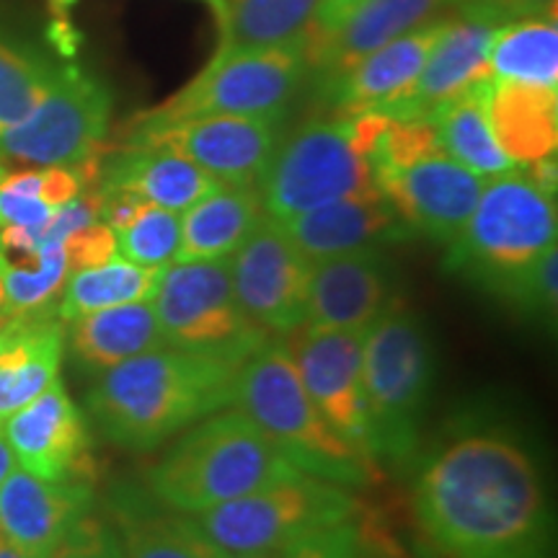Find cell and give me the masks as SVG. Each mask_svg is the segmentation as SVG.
<instances>
[{
  "instance_id": "6da1fadb",
  "label": "cell",
  "mask_w": 558,
  "mask_h": 558,
  "mask_svg": "<svg viewBox=\"0 0 558 558\" xmlns=\"http://www.w3.org/2000/svg\"><path fill=\"white\" fill-rule=\"evenodd\" d=\"M414 509L448 558H556L538 463L501 432H469L439 448L414 481Z\"/></svg>"
},
{
  "instance_id": "7a4b0ae2",
  "label": "cell",
  "mask_w": 558,
  "mask_h": 558,
  "mask_svg": "<svg viewBox=\"0 0 558 558\" xmlns=\"http://www.w3.org/2000/svg\"><path fill=\"white\" fill-rule=\"evenodd\" d=\"M241 367L163 347L104 369L88 393L96 427L120 448L148 452L233 403Z\"/></svg>"
},
{
  "instance_id": "3957f363",
  "label": "cell",
  "mask_w": 558,
  "mask_h": 558,
  "mask_svg": "<svg viewBox=\"0 0 558 558\" xmlns=\"http://www.w3.org/2000/svg\"><path fill=\"white\" fill-rule=\"evenodd\" d=\"M300 473L275 439L228 407L181 432L145 473V488L173 512L199 514Z\"/></svg>"
},
{
  "instance_id": "277c9868",
  "label": "cell",
  "mask_w": 558,
  "mask_h": 558,
  "mask_svg": "<svg viewBox=\"0 0 558 558\" xmlns=\"http://www.w3.org/2000/svg\"><path fill=\"white\" fill-rule=\"evenodd\" d=\"M233 409L246 414L264 435L288 452L311 476L341 486H365L378 478V465L352 448L326 422L300 378L288 341L271 339L235 375Z\"/></svg>"
},
{
  "instance_id": "5b68a950",
  "label": "cell",
  "mask_w": 558,
  "mask_h": 558,
  "mask_svg": "<svg viewBox=\"0 0 558 558\" xmlns=\"http://www.w3.org/2000/svg\"><path fill=\"white\" fill-rule=\"evenodd\" d=\"M380 130L383 114L362 111L316 117L279 140L256 184L267 218L282 222L329 202L378 190L369 153Z\"/></svg>"
},
{
  "instance_id": "8992f818",
  "label": "cell",
  "mask_w": 558,
  "mask_h": 558,
  "mask_svg": "<svg viewBox=\"0 0 558 558\" xmlns=\"http://www.w3.org/2000/svg\"><path fill=\"white\" fill-rule=\"evenodd\" d=\"M556 194L518 166L484 181L469 222L448 243L445 269L499 298L556 246Z\"/></svg>"
},
{
  "instance_id": "52a82bcc",
  "label": "cell",
  "mask_w": 558,
  "mask_h": 558,
  "mask_svg": "<svg viewBox=\"0 0 558 558\" xmlns=\"http://www.w3.org/2000/svg\"><path fill=\"white\" fill-rule=\"evenodd\" d=\"M362 380L375 460L409 463L435 383V347L416 313L393 305L369 326L362 341Z\"/></svg>"
},
{
  "instance_id": "ba28073f",
  "label": "cell",
  "mask_w": 558,
  "mask_h": 558,
  "mask_svg": "<svg viewBox=\"0 0 558 558\" xmlns=\"http://www.w3.org/2000/svg\"><path fill=\"white\" fill-rule=\"evenodd\" d=\"M354 514L357 499L347 486L300 473L248 497L190 514V520L209 543L226 550L277 554L344 525Z\"/></svg>"
},
{
  "instance_id": "9c48e42d",
  "label": "cell",
  "mask_w": 558,
  "mask_h": 558,
  "mask_svg": "<svg viewBox=\"0 0 558 558\" xmlns=\"http://www.w3.org/2000/svg\"><path fill=\"white\" fill-rule=\"evenodd\" d=\"M305 83V41L259 50H215L202 73L171 99L137 114L132 128H163L209 114H284Z\"/></svg>"
},
{
  "instance_id": "30bf717a",
  "label": "cell",
  "mask_w": 558,
  "mask_h": 558,
  "mask_svg": "<svg viewBox=\"0 0 558 558\" xmlns=\"http://www.w3.org/2000/svg\"><path fill=\"white\" fill-rule=\"evenodd\" d=\"M153 308L169 347L233 367L271 341L235 298L228 262H171Z\"/></svg>"
},
{
  "instance_id": "8fae6325",
  "label": "cell",
  "mask_w": 558,
  "mask_h": 558,
  "mask_svg": "<svg viewBox=\"0 0 558 558\" xmlns=\"http://www.w3.org/2000/svg\"><path fill=\"white\" fill-rule=\"evenodd\" d=\"M111 90L75 62H62L52 86L16 128L0 135V153L29 166H68L94 181L109 135Z\"/></svg>"
},
{
  "instance_id": "7c38bea8",
  "label": "cell",
  "mask_w": 558,
  "mask_h": 558,
  "mask_svg": "<svg viewBox=\"0 0 558 558\" xmlns=\"http://www.w3.org/2000/svg\"><path fill=\"white\" fill-rule=\"evenodd\" d=\"M284 114H209L128 130L124 148H166L222 184H259L282 140Z\"/></svg>"
},
{
  "instance_id": "4fadbf2b",
  "label": "cell",
  "mask_w": 558,
  "mask_h": 558,
  "mask_svg": "<svg viewBox=\"0 0 558 558\" xmlns=\"http://www.w3.org/2000/svg\"><path fill=\"white\" fill-rule=\"evenodd\" d=\"M235 298L269 337H290L308 318L313 262L277 220L264 218L228 259Z\"/></svg>"
},
{
  "instance_id": "5bb4252c",
  "label": "cell",
  "mask_w": 558,
  "mask_h": 558,
  "mask_svg": "<svg viewBox=\"0 0 558 558\" xmlns=\"http://www.w3.org/2000/svg\"><path fill=\"white\" fill-rule=\"evenodd\" d=\"M362 341L365 331L303 329V337L288 341V347L300 378L326 422L369 463L378 465L362 380Z\"/></svg>"
},
{
  "instance_id": "9a60e30c",
  "label": "cell",
  "mask_w": 558,
  "mask_h": 558,
  "mask_svg": "<svg viewBox=\"0 0 558 558\" xmlns=\"http://www.w3.org/2000/svg\"><path fill=\"white\" fill-rule=\"evenodd\" d=\"M484 181L442 148L375 179L411 233L452 243L469 222Z\"/></svg>"
},
{
  "instance_id": "2e32d148",
  "label": "cell",
  "mask_w": 558,
  "mask_h": 558,
  "mask_svg": "<svg viewBox=\"0 0 558 558\" xmlns=\"http://www.w3.org/2000/svg\"><path fill=\"white\" fill-rule=\"evenodd\" d=\"M16 465L50 481H90V439L81 409L58 378L3 422Z\"/></svg>"
},
{
  "instance_id": "e0dca14e",
  "label": "cell",
  "mask_w": 558,
  "mask_h": 558,
  "mask_svg": "<svg viewBox=\"0 0 558 558\" xmlns=\"http://www.w3.org/2000/svg\"><path fill=\"white\" fill-rule=\"evenodd\" d=\"M90 481H50L16 465L0 484V535L29 558H45L94 512Z\"/></svg>"
},
{
  "instance_id": "ac0fdd59",
  "label": "cell",
  "mask_w": 558,
  "mask_h": 558,
  "mask_svg": "<svg viewBox=\"0 0 558 558\" xmlns=\"http://www.w3.org/2000/svg\"><path fill=\"white\" fill-rule=\"evenodd\" d=\"M393 275L380 248L313 264L308 331H367L393 308Z\"/></svg>"
},
{
  "instance_id": "d6986e66",
  "label": "cell",
  "mask_w": 558,
  "mask_h": 558,
  "mask_svg": "<svg viewBox=\"0 0 558 558\" xmlns=\"http://www.w3.org/2000/svg\"><path fill=\"white\" fill-rule=\"evenodd\" d=\"M448 16L450 11L401 34V37L383 45L380 50L369 52L344 75L324 83V86H316L313 88L316 101L339 117L388 109L414 86L418 70H422L429 50L448 24Z\"/></svg>"
},
{
  "instance_id": "ffe728a7",
  "label": "cell",
  "mask_w": 558,
  "mask_h": 558,
  "mask_svg": "<svg viewBox=\"0 0 558 558\" xmlns=\"http://www.w3.org/2000/svg\"><path fill=\"white\" fill-rule=\"evenodd\" d=\"M450 3L452 0H365L337 29L308 34L305 39L308 86L316 88L339 78L369 52L448 13Z\"/></svg>"
},
{
  "instance_id": "44dd1931",
  "label": "cell",
  "mask_w": 558,
  "mask_h": 558,
  "mask_svg": "<svg viewBox=\"0 0 558 558\" xmlns=\"http://www.w3.org/2000/svg\"><path fill=\"white\" fill-rule=\"evenodd\" d=\"M499 26L486 21L460 16L450 11L448 24L432 47L414 86L390 104L380 114L393 120H429L435 109L471 90L476 83L492 78L488 70V50Z\"/></svg>"
},
{
  "instance_id": "7402d4cb",
  "label": "cell",
  "mask_w": 558,
  "mask_h": 558,
  "mask_svg": "<svg viewBox=\"0 0 558 558\" xmlns=\"http://www.w3.org/2000/svg\"><path fill=\"white\" fill-rule=\"evenodd\" d=\"M279 226L313 264L354 251L383 248L386 243L411 235L407 222L380 190L329 202L282 220Z\"/></svg>"
},
{
  "instance_id": "603a6c76",
  "label": "cell",
  "mask_w": 558,
  "mask_h": 558,
  "mask_svg": "<svg viewBox=\"0 0 558 558\" xmlns=\"http://www.w3.org/2000/svg\"><path fill=\"white\" fill-rule=\"evenodd\" d=\"M65 324L52 313L13 316L0 326V427L60 378Z\"/></svg>"
},
{
  "instance_id": "cb8c5ba5",
  "label": "cell",
  "mask_w": 558,
  "mask_h": 558,
  "mask_svg": "<svg viewBox=\"0 0 558 558\" xmlns=\"http://www.w3.org/2000/svg\"><path fill=\"white\" fill-rule=\"evenodd\" d=\"M486 114L499 148L514 166L556 156L558 88L518 81H486Z\"/></svg>"
},
{
  "instance_id": "d4e9b609",
  "label": "cell",
  "mask_w": 558,
  "mask_h": 558,
  "mask_svg": "<svg viewBox=\"0 0 558 558\" xmlns=\"http://www.w3.org/2000/svg\"><path fill=\"white\" fill-rule=\"evenodd\" d=\"M222 181L209 177L190 158L166 148H122L104 166L99 192H120L171 213H184L215 192Z\"/></svg>"
},
{
  "instance_id": "484cf974",
  "label": "cell",
  "mask_w": 558,
  "mask_h": 558,
  "mask_svg": "<svg viewBox=\"0 0 558 558\" xmlns=\"http://www.w3.org/2000/svg\"><path fill=\"white\" fill-rule=\"evenodd\" d=\"M267 218L256 184H220L181 213L173 262H228Z\"/></svg>"
},
{
  "instance_id": "4316f807",
  "label": "cell",
  "mask_w": 558,
  "mask_h": 558,
  "mask_svg": "<svg viewBox=\"0 0 558 558\" xmlns=\"http://www.w3.org/2000/svg\"><path fill=\"white\" fill-rule=\"evenodd\" d=\"M68 326L70 333H65V341H70L75 360L99 373L145 352L169 347L160 331L153 300L88 313L70 320Z\"/></svg>"
},
{
  "instance_id": "83f0119b",
  "label": "cell",
  "mask_w": 558,
  "mask_h": 558,
  "mask_svg": "<svg viewBox=\"0 0 558 558\" xmlns=\"http://www.w3.org/2000/svg\"><path fill=\"white\" fill-rule=\"evenodd\" d=\"M109 518L124 558H202L192 520L153 499L145 486L111 488Z\"/></svg>"
},
{
  "instance_id": "f1b7e54d",
  "label": "cell",
  "mask_w": 558,
  "mask_h": 558,
  "mask_svg": "<svg viewBox=\"0 0 558 558\" xmlns=\"http://www.w3.org/2000/svg\"><path fill=\"white\" fill-rule=\"evenodd\" d=\"M318 0H220L218 50H259L305 41Z\"/></svg>"
},
{
  "instance_id": "f546056e",
  "label": "cell",
  "mask_w": 558,
  "mask_h": 558,
  "mask_svg": "<svg viewBox=\"0 0 558 558\" xmlns=\"http://www.w3.org/2000/svg\"><path fill=\"white\" fill-rule=\"evenodd\" d=\"M486 81L476 83L471 90L456 96L429 114L439 148L481 179H492L518 169L507 158V153L499 148L492 124H488L484 101Z\"/></svg>"
},
{
  "instance_id": "4dcf8cb0",
  "label": "cell",
  "mask_w": 558,
  "mask_h": 558,
  "mask_svg": "<svg viewBox=\"0 0 558 558\" xmlns=\"http://www.w3.org/2000/svg\"><path fill=\"white\" fill-rule=\"evenodd\" d=\"M163 271L166 267H140L122 259L120 254L99 267L70 271L60 290L58 318L62 324H70L88 313L114 308V305L153 300Z\"/></svg>"
},
{
  "instance_id": "1f68e13d",
  "label": "cell",
  "mask_w": 558,
  "mask_h": 558,
  "mask_svg": "<svg viewBox=\"0 0 558 558\" xmlns=\"http://www.w3.org/2000/svg\"><path fill=\"white\" fill-rule=\"evenodd\" d=\"M494 78L558 88V24L556 16L525 19L499 26L488 50Z\"/></svg>"
},
{
  "instance_id": "d6a6232c",
  "label": "cell",
  "mask_w": 558,
  "mask_h": 558,
  "mask_svg": "<svg viewBox=\"0 0 558 558\" xmlns=\"http://www.w3.org/2000/svg\"><path fill=\"white\" fill-rule=\"evenodd\" d=\"M58 62L0 21V135L32 114L52 86Z\"/></svg>"
},
{
  "instance_id": "836d02e7",
  "label": "cell",
  "mask_w": 558,
  "mask_h": 558,
  "mask_svg": "<svg viewBox=\"0 0 558 558\" xmlns=\"http://www.w3.org/2000/svg\"><path fill=\"white\" fill-rule=\"evenodd\" d=\"M68 275L65 243L60 241H41L39 256L32 264H0L9 318L52 313Z\"/></svg>"
},
{
  "instance_id": "e575fe53",
  "label": "cell",
  "mask_w": 558,
  "mask_h": 558,
  "mask_svg": "<svg viewBox=\"0 0 558 558\" xmlns=\"http://www.w3.org/2000/svg\"><path fill=\"white\" fill-rule=\"evenodd\" d=\"M117 254L140 267H169L177 259L181 215L150 202H140L130 222L114 233Z\"/></svg>"
},
{
  "instance_id": "d590c367",
  "label": "cell",
  "mask_w": 558,
  "mask_h": 558,
  "mask_svg": "<svg viewBox=\"0 0 558 558\" xmlns=\"http://www.w3.org/2000/svg\"><path fill=\"white\" fill-rule=\"evenodd\" d=\"M556 282H558V251L548 248L538 262L530 267L525 275L514 279L509 288L501 292V300L520 311L522 316L554 320L556 318Z\"/></svg>"
},
{
  "instance_id": "8d00e7d4",
  "label": "cell",
  "mask_w": 558,
  "mask_h": 558,
  "mask_svg": "<svg viewBox=\"0 0 558 558\" xmlns=\"http://www.w3.org/2000/svg\"><path fill=\"white\" fill-rule=\"evenodd\" d=\"M45 558H124L111 522L88 512Z\"/></svg>"
},
{
  "instance_id": "74e56055",
  "label": "cell",
  "mask_w": 558,
  "mask_h": 558,
  "mask_svg": "<svg viewBox=\"0 0 558 558\" xmlns=\"http://www.w3.org/2000/svg\"><path fill=\"white\" fill-rule=\"evenodd\" d=\"M450 11L492 26H507L514 21L556 16V0H452Z\"/></svg>"
},
{
  "instance_id": "f35d334b",
  "label": "cell",
  "mask_w": 558,
  "mask_h": 558,
  "mask_svg": "<svg viewBox=\"0 0 558 558\" xmlns=\"http://www.w3.org/2000/svg\"><path fill=\"white\" fill-rule=\"evenodd\" d=\"M65 254L70 271L99 267L117 256V239L111 228L99 220L65 239Z\"/></svg>"
},
{
  "instance_id": "ab89813d",
  "label": "cell",
  "mask_w": 558,
  "mask_h": 558,
  "mask_svg": "<svg viewBox=\"0 0 558 558\" xmlns=\"http://www.w3.org/2000/svg\"><path fill=\"white\" fill-rule=\"evenodd\" d=\"M290 558H362V533L352 520L288 548Z\"/></svg>"
},
{
  "instance_id": "60d3db41",
  "label": "cell",
  "mask_w": 558,
  "mask_h": 558,
  "mask_svg": "<svg viewBox=\"0 0 558 558\" xmlns=\"http://www.w3.org/2000/svg\"><path fill=\"white\" fill-rule=\"evenodd\" d=\"M54 209L29 194L9 192L0 186V228H45L52 220Z\"/></svg>"
},
{
  "instance_id": "b9f144b4",
  "label": "cell",
  "mask_w": 558,
  "mask_h": 558,
  "mask_svg": "<svg viewBox=\"0 0 558 558\" xmlns=\"http://www.w3.org/2000/svg\"><path fill=\"white\" fill-rule=\"evenodd\" d=\"M360 3H365V0H318L316 21H313L311 34H324V32L337 29L341 21L357 9Z\"/></svg>"
},
{
  "instance_id": "7bdbcfd3",
  "label": "cell",
  "mask_w": 558,
  "mask_h": 558,
  "mask_svg": "<svg viewBox=\"0 0 558 558\" xmlns=\"http://www.w3.org/2000/svg\"><path fill=\"white\" fill-rule=\"evenodd\" d=\"M186 518H190V514H186ZM194 538H197V550L202 558H290L288 550H277V554H239V550H226L215 546V543H209L197 527H194Z\"/></svg>"
},
{
  "instance_id": "ee69618b",
  "label": "cell",
  "mask_w": 558,
  "mask_h": 558,
  "mask_svg": "<svg viewBox=\"0 0 558 558\" xmlns=\"http://www.w3.org/2000/svg\"><path fill=\"white\" fill-rule=\"evenodd\" d=\"M13 469H16V458H13L9 439H5L3 427H0V484H3Z\"/></svg>"
},
{
  "instance_id": "f6af8a7d",
  "label": "cell",
  "mask_w": 558,
  "mask_h": 558,
  "mask_svg": "<svg viewBox=\"0 0 558 558\" xmlns=\"http://www.w3.org/2000/svg\"><path fill=\"white\" fill-rule=\"evenodd\" d=\"M0 558H29L24 554V550H19L16 546H13V543H9L3 538V535H0Z\"/></svg>"
},
{
  "instance_id": "bcb514c9",
  "label": "cell",
  "mask_w": 558,
  "mask_h": 558,
  "mask_svg": "<svg viewBox=\"0 0 558 558\" xmlns=\"http://www.w3.org/2000/svg\"><path fill=\"white\" fill-rule=\"evenodd\" d=\"M9 318V305H5V290H3V279H0V320Z\"/></svg>"
},
{
  "instance_id": "7dc6e473",
  "label": "cell",
  "mask_w": 558,
  "mask_h": 558,
  "mask_svg": "<svg viewBox=\"0 0 558 558\" xmlns=\"http://www.w3.org/2000/svg\"><path fill=\"white\" fill-rule=\"evenodd\" d=\"M207 3H213V9H215V11L220 9V0H207Z\"/></svg>"
},
{
  "instance_id": "c3c4849f",
  "label": "cell",
  "mask_w": 558,
  "mask_h": 558,
  "mask_svg": "<svg viewBox=\"0 0 558 558\" xmlns=\"http://www.w3.org/2000/svg\"><path fill=\"white\" fill-rule=\"evenodd\" d=\"M0 179H3V166H0Z\"/></svg>"
},
{
  "instance_id": "681fc988",
  "label": "cell",
  "mask_w": 558,
  "mask_h": 558,
  "mask_svg": "<svg viewBox=\"0 0 558 558\" xmlns=\"http://www.w3.org/2000/svg\"><path fill=\"white\" fill-rule=\"evenodd\" d=\"M5 324V320H0V326H3Z\"/></svg>"
}]
</instances>
